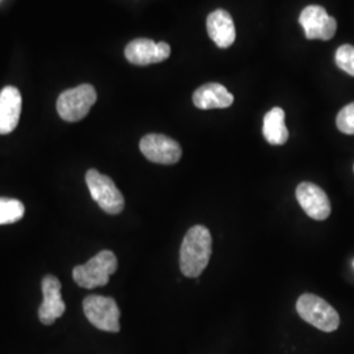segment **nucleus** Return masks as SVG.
I'll use <instances>...</instances> for the list:
<instances>
[{
	"instance_id": "7ed1b4c3",
	"label": "nucleus",
	"mask_w": 354,
	"mask_h": 354,
	"mask_svg": "<svg viewBox=\"0 0 354 354\" xmlns=\"http://www.w3.org/2000/svg\"><path fill=\"white\" fill-rule=\"evenodd\" d=\"M299 317L324 332H333L340 326L337 311L324 299L314 294H304L297 302Z\"/></svg>"
},
{
	"instance_id": "2eb2a0df",
	"label": "nucleus",
	"mask_w": 354,
	"mask_h": 354,
	"mask_svg": "<svg viewBox=\"0 0 354 354\" xmlns=\"http://www.w3.org/2000/svg\"><path fill=\"white\" fill-rule=\"evenodd\" d=\"M263 134L268 143L273 146L285 145L289 140V130L285 125V112L279 106L270 109L264 117Z\"/></svg>"
},
{
	"instance_id": "4468645a",
	"label": "nucleus",
	"mask_w": 354,
	"mask_h": 354,
	"mask_svg": "<svg viewBox=\"0 0 354 354\" xmlns=\"http://www.w3.org/2000/svg\"><path fill=\"white\" fill-rule=\"evenodd\" d=\"M232 102V93H230L225 86L218 83L203 84L193 93V104L203 111L225 109L231 106Z\"/></svg>"
},
{
	"instance_id": "f03ea898",
	"label": "nucleus",
	"mask_w": 354,
	"mask_h": 354,
	"mask_svg": "<svg viewBox=\"0 0 354 354\" xmlns=\"http://www.w3.org/2000/svg\"><path fill=\"white\" fill-rule=\"evenodd\" d=\"M117 257L112 251H102L83 266L74 268L73 277L80 288L95 289L105 286L117 270Z\"/></svg>"
},
{
	"instance_id": "f8f14e48",
	"label": "nucleus",
	"mask_w": 354,
	"mask_h": 354,
	"mask_svg": "<svg viewBox=\"0 0 354 354\" xmlns=\"http://www.w3.org/2000/svg\"><path fill=\"white\" fill-rule=\"evenodd\" d=\"M206 28L209 37L214 41L215 45L221 49H227L236 38L235 24L231 15L225 10H215L206 20Z\"/></svg>"
},
{
	"instance_id": "a211bd4d",
	"label": "nucleus",
	"mask_w": 354,
	"mask_h": 354,
	"mask_svg": "<svg viewBox=\"0 0 354 354\" xmlns=\"http://www.w3.org/2000/svg\"><path fill=\"white\" fill-rule=\"evenodd\" d=\"M336 125L344 134L354 136V102L342 108L337 114Z\"/></svg>"
},
{
	"instance_id": "f3484780",
	"label": "nucleus",
	"mask_w": 354,
	"mask_h": 354,
	"mask_svg": "<svg viewBox=\"0 0 354 354\" xmlns=\"http://www.w3.org/2000/svg\"><path fill=\"white\" fill-rule=\"evenodd\" d=\"M335 59H336V64L342 68V71L354 76V46L352 45L340 46L336 51Z\"/></svg>"
},
{
	"instance_id": "423d86ee",
	"label": "nucleus",
	"mask_w": 354,
	"mask_h": 354,
	"mask_svg": "<svg viewBox=\"0 0 354 354\" xmlns=\"http://www.w3.org/2000/svg\"><path fill=\"white\" fill-rule=\"evenodd\" d=\"M84 314L92 326L105 332H120V308L113 298L89 295L83 302Z\"/></svg>"
},
{
	"instance_id": "39448f33",
	"label": "nucleus",
	"mask_w": 354,
	"mask_h": 354,
	"mask_svg": "<svg viewBox=\"0 0 354 354\" xmlns=\"http://www.w3.org/2000/svg\"><path fill=\"white\" fill-rule=\"evenodd\" d=\"M86 183L93 201L108 214H120L125 207L122 193L118 190L111 177L102 175L96 169H89Z\"/></svg>"
},
{
	"instance_id": "ddd939ff",
	"label": "nucleus",
	"mask_w": 354,
	"mask_h": 354,
	"mask_svg": "<svg viewBox=\"0 0 354 354\" xmlns=\"http://www.w3.org/2000/svg\"><path fill=\"white\" fill-rule=\"evenodd\" d=\"M21 93L15 87L0 91V134H10L17 127L21 113Z\"/></svg>"
},
{
	"instance_id": "0eeeda50",
	"label": "nucleus",
	"mask_w": 354,
	"mask_h": 354,
	"mask_svg": "<svg viewBox=\"0 0 354 354\" xmlns=\"http://www.w3.org/2000/svg\"><path fill=\"white\" fill-rule=\"evenodd\" d=\"M142 153L152 163L158 165H176L181 159V147L176 140L163 134H149L140 140Z\"/></svg>"
},
{
	"instance_id": "9d476101",
	"label": "nucleus",
	"mask_w": 354,
	"mask_h": 354,
	"mask_svg": "<svg viewBox=\"0 0 354 354\" xmlns=\"http://www.w3.org/2000/svg\"><path fill=\"white\" fill-rule=\"evenodd\" d=\"M297 200L306 214L315 221H324L330 214V203L326 192L313 183H301L297 188Z\"/></svg>"
},
{
	"instance_id": "9b49d317",
	"label": "nucleus",
	"mask_w": 354,
	"mask_h": 354,
	"mask_svg": "<svg viewBox=\"0 0 354 354\" xmlns=\"http://www.w3.org/2000/svg\"><path fill=\"white\" fill-rule=\"evenodd\" d=\"M61 288L62 285L59 279L54 276H46L42 279L44 302L39 306L38 317L45 326H51L66 311V304L61 295Z\"/></svg>"
},
{
	"instance_id": "20e7f679",
	"label": "nucleus",
	"mask_w": 354,
	"mask_h": 354,
	"mask_svg": "<svg viewBox=\"0 0 354 354\" xmlns=\"http://www.w3.org/2000/svg\"><path fill=\"white\" fill-rule=\"evenodd\" d=\"M97 100L96 89L91 84H82L75 88L62 92L57 102L59 117L67 122L83 120Z\"/></svg>"
},
{
	"instance_id": "f257e3e1",
	"label": "nucleus",
	"mask_w": 354,
	"mask_h": 354,
	"mask_svg": "<svg viewBox=\"0 0 354 354\" xmlns=\"http://www.w3.org/2000/svg\"><path fill=\"white\" fill-rule=\"evenodd\" d=\"M212 234L205 226L189 228L180 248V269L185 277H198L212 257Z\"/></svg>"
},
{
	"instance_id": "6e6552de",
	"label": "nucleus",
	"mask_w": 354,
	"mask_h": 354,
	"mask_svg": "<svg viewBox=\"0 0 354 354\" xmlns=\"http://www.w3.org/2000/svg\"><path fill=\"white\" fill-rule=\"evenodd\" d=\"M299 24L308 39L328 41L337 30L336 20L320 6L306 7L299 16Z\"/></svg>"
},
{
	"instance_id": "1a4fd4ad",
	"label": "nucleus",
	"mask_w": 354,
	"mask_h": 354,
	"mask_svg": "<svg viewBox=\"0 0 354 354\" xmlns=\"http://www.w3.org/2000/svg\"><path fill=\"white\" fill-rule=\"evenodd\" d=\"M171 46L167 42H153L149 38L133 39L125 49V57L130 64L137 66L160 64L169 58Z\"/></svg>"
},
{
	"instance_id": "dca6fc26",
	"label": "nucleus",
	"mask_w": 354,
	"mask_h": 354,
	"mask_svg": "<svg viewBox=\"0 0 354 354\" xmlns=\"http://www.w3.org/2000/svg\"><path fill=\"white\" fill-rule=\"evenodd\" d=\"M26 213L21 201L0 197V225H10L19 222Z\"/></svg>"
}]
</instances>
